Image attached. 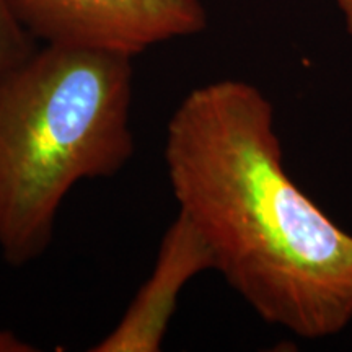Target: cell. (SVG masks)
Masks as SVG:
<instances>
[{"mask_svg": "<svg viewBox=\"0 0 352 352\" xmlns=\"http://www.w3.org/2000/svg\"><path fill=\"white\" fill-rule=\"evenodd\" d=\"M164 157L178 212L266 323L303 340L351 323L352 235L285 171L274 108L258 87L219 80L189 91Z\"/></svg>", "mask_w": 352, "mask_h": 352, "instance_id": "obj_1", "label": "cell"}, {"mask_svg": "<svg viewBox=\"0 0 352 352\" xmlns=\"http://www.w3.org/2000/svg\"><path fill=\"white\" fill-rule=\"evenodd\" d=\"M132 57L34 50L0 78V252L13 267L50 246L65 196L111 178L134 153Z\"/></svg>", "mask_w": 352, "mask_h": 352, "instance_id": "obj_2", "label": "cell"}, {"mask_svg": "<svg viewBox=\"0 0 352 352\" xmlns=\"http://www.w3.org/2000/svg\"><path fill=\"white\" fill-rule=\"evenodd\" d=\"M34 39L134 57L155 44L201 33V0H8Z\"/></svg>", "mask_w": 352, "mask_h": 352, "instance_id": "obj_3", "label": "cell"}, {"mask_svg": "<svg viewBox=\"0 0 352 352\" xmlns=\"http://www.w3.org/2000/svg\"><path fill=\"white\" fill-rule=\"evenodd\" d=\"M214 270L209 246L183 214L166 228L155 266L120 323L91 352H157L162 349L178 297L189 280Z\"/></svg>", "mask_w": 352, "mask_h": 352, "instance_id": "obj_4", "label": "cell"}, {"mask_svg": "<svg viewBox=\"0 0 352 352\" xmlns=\"http://www.w3.org/2000/svg\"><path fill=\"white\" fill-rule=\"evenodd\" d=\"M34 50V38L16 19L8 0H0V78L23 63Z\"/></svg>", "mask_w": 352, "mask_h": 352, "instance_id": "obj_5", "label": "cell"}, {"mask_svg": "<svg viewBox=\"0 0 352 352\" xmlns=\"http://www.w3.org/2000/svg\"><path fill=\"white\" fill-rule=\"evenodd\" d=\"M36 347L12 331H0V352H33Z\"/></svg>", "mask_w": 352, "mask_h": 352, "instance_id": "obj_6", "label": "cell"}, {"mask_svg": "<svg viewBox=\"0 0 352 352\" xmlns=\"http://www.w3.org/2000/svg\"><path fill=\"white\" fill-rule=\"evenodd\" d=\"M344 16V23H346V30L347 33L352 36V0H333Z\"/></svg>", "mask_w": 352, "mask_h": 352, "instance_id": "obj_7", "label": "cell"}]
</instances>
